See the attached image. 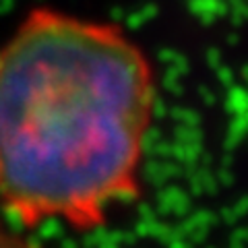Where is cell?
<instances>
[{
	"label": "cell",
	"mask_w": 248,
	"mask_h": 248,
	"mask_svg": "<svg viewBox=\"0 0 248 248\" xmlns=\"http://www.w3.org/2000/svg\"><path fill=\"white\" fill-rule=\"evenodd\" d=\"M153 68L106 23L37 9L0 48V201L23 226L91 230L130 203Z\"/></svg>",
	"instance_id": "6da1fadb"
},
{
	"label": "cell",
	"mask_w": 248,
	"mask_h": 248,
	"mask_svg": "<svg viewBox=\"0 0 248 248\" xmlns=\"http://www.w3.org/2000/svg\"><path fill=\"white\" fill-rule=\"evenodd\" d=\"M0 248H40V246H35L29 238L4 228L2 223H0Z\"/></svg>",
	"instance_id": "7a4b0ae2"
}]
</instances>
